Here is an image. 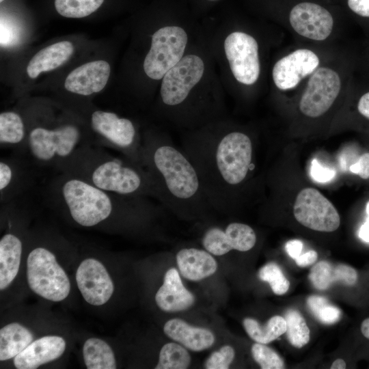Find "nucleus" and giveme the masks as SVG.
Here are the masks:
<instances>
[{"instance_id": "f257e3e1", "label": "nucleus", "mask_w": 369, "mask_h": 369, "mask_svg": "<svg viewBox=\"0 0 369 369\" xmlns=\"http://www.w3.org/2000/svg\"><path fill=\"white\" fill-rule=\"evenodd\" d=\"M180 147L193 164L212 208L232 209L254 168L250 136L222 125L204 126L186 134Z\"/></svg>"}, {"instance_id": "f03ea898", "label": "nucleus", "mask_w": 369, "mask_h": 369, "mask_svg": "<svg viewBox=\"0 0 369 369\" xmlns=\"http://www.w3.org/2000/svg\"><path fill=\"white\" fill-rule=\"evenodd\" d=\"M141 165L152 178L156 200L172 212L192 217L213 209L193 164L167 135L151 132L144 135Z\"/></svg>"}, {"instance_id": "7ed1b4c3", "label": "nucleus", "mask_w": 369, "mask_h": 369, "mask_svg": "<svg viewBox=\"0 0 369 369\" xmlns=\"http://www.w3.org/2000/svg\"><path fill=\"white\" fill-rule=\"evenodd\" d=\"M51 202L78 225L92 228L110 220H137L159 208L150 197L125 196L103 191L79 178L61 173L49 184Z\"/></svg>"}, {"instance_id": "20e7f679", "label": "nucleus", "mask_w": 369, "mask_h": 369, "mask_svg": "<svg viewBox=\"0 0 369 369\" xmlns=\"http://www.w3.org/2000/svg\"><path fill=\"white\" fill-rule=\"evenodd\" d=\"M57 169L107 192L156 200L152 178L141 165L100 146H81Z\"/></svg>"}, {"instance_id": "39448f33", "label": "nucleus", "mask_w": 369, "mask_h": 369, "mask_svg": "<svg viewBox=\"0 0 369 369\" xmlns=\"http://www.w3.org/2000/svg\"><path fill=\"white\" fill-rule=\"evenodd\" d=\"M80 128L74 123H62L56 126H35L30 128L27 150L40 165L57 168L70 158L82 143Z\"/></svg>"}, {"instance_id": "423d86ee", "label": "nucleus", "mask_w": 369, "mask_h": 369, "mask_svg": "<svg viewBox=\"0 0 369 369\" xmlns=\"http://www.w3.org/2000/svg\"><path fill=\"white\" fill-rule=\"evenodd\" d=\"M29 288L38 295L52 301H61L69 295V279L53 253L44 247L33 248L27 259Z\"/></svg>"}, {"instance_id": "0eeeda50", "label": "nucleus", "mask_w": 369, "mask_h": 369, "mask_svg": "<svg viewBox=\"0 0 369 369\" xmlns=\"http://www.w3.org/2000/svg\"><path fill=\"white\" fill-rule=\"evenodd\" d=\"M90 125L102 146L141 165L143 138L131 120L113 112L95 110L90 116Z\"/></svg>"}, {"instance_id": "6e6552de", "label": "nucleus", "mask_w": 369, "mask_h": 369, "mask_svg": "<svg viewBox=\"0 0 369 369\" xmlns=\"http://www.w3.org/2000/svg\"><path fill=\"white\" fill-rule=\"evenodd\" d=\"M342 85L338 68L320 64L308 78L299 99V111L308 118L322 116L337 100Z\"/></svg>"}, {"instance_id": "1a4fd4ad", "label": "nucleus", "mask_w": 369, "mask_h": 369, "mask_svg": "<svg viewBox=\"0 0 369 369\" xmlns=\"http://www.w3.org/2000/svg\"><path fill=\"white\" fill-rule=\"evenodd\" d=\"M187 41L186 31L179 26H165L156 31L144 62L146 74L154 80L163 79L183 57Z\"/></svg>"}, {"instance_id": "9d476101", "label": "nucleus", "mask_w": 369, "mask_h": 369, "mask_svg": "<svg viewBox=\"0 0 369 369\" xmlns=\"http://www.w3.org/2000/svg\"><path fill=\"white\" fill-rule=\"evenodd\" d=\"M204 63L195 55L183 57L162 79L160 94L167 109H183L191 90L201 80Z\"/></svg>"}, {"instance_id": "9b49d317", "label": "nucleus", "mask_w": 369, "mask_h": 369, "mask_svg": "<svg viewBox=\"0 0 369 369\" xmlns=\"http://www.w3.org/2000/svg\"><path fill=\"white\" fill-rule=\"evenodd\" d=\"M296 220L311 230L331 232L338 228V212L320 192L314 188H305L297 195L293 206Z\"/></svg>"}, {"instance_id": "f8f14e48", "label": "nucleus", "mask_w": 369, "mask_h": 369, "mask_svg": "<svg viewBox=\"0 0 369 369\" xmlns=\"http://www.w3.org/2000/svg\"><path fill=\"white\" fill-rule=\"evenodd\" d=\"M224 51L236 80L246 85L254 84L260 74L256 40L245 32H232L225 39Z\"/></svg>"}, {"instance_id": "ddd939ff", "label": "nucleus", "mask_w": 369, "mask_h": 369, "mask_svg": "<svg viewBox=\"0 0 369 369\" xmlns=\"http://www.w3.org/2000/svg\"><path fill=\"white\" fill-rule=\"evenodd\" d=\"M288 22L297 35L315 42L328 39L334 28L331 12L320 4L310 1L295 5L289 12Z\"/></svg>"}, {"instance_id": "4468645a", "label": "nucleus", "mask_w": 369, "mask_h": 369, "mask_svg": "<svg viewBox=\"0 0 369 369\" xmlns=\"http://www.w3.org/2000/svg\"><path fill=\"white\" fill-rule=\"evenodd\" d=\"M318 55L308 48L297 49L279 59L272 69L276 87L282 91L297 87L320 66Z\"/></svg>"}, {"instance_id": "2eb2a0df", "label": "nucleus", "mask_w": 369, "mask_h": 369, "mask_svg": "<svg viewBox=\"0 0 369 369\" xmlns=\"http://www.w3.org/2000/svg\"><path fill=\"white\" fill-rule=\"evenodd\" d=\"M256 234L249 226L232 222L225 228L213 226L204 232L202 244L213 256H221L231 251H247L256 243Z\"/></svg>"}, {"instance_id": "dca6fc26", "label": "nucleus", "mask_w": 369, "mask_h": 369, "mask_svg": "<svg viewBox=\"0 0 369 369\" xmlns=\"http://www.w3.org/2000/svg\"><path fill=\"white\" fill-rule=\"evenodd\" d=\"M77 286L90 305H102L113 293L114 286L105 266L98 260L88 258L83 260L76 272Z\"/></svg>"}, {"instance_id": "f3484780", "label": "nucleus", "mask_w": 369, "mask_h": 369, "mask_svg": "<svg viewBox=\"0 0 369 369\" xmlns=\"http://www.w3.org/2000/svg\"><path fill=\"white\" fill-rule=\"evenodd\" d=\"M110 72V65L106 61L87 62L68 74L64 87L67 91L79 95H92L100 92L105 87Z\"/></svg>"}, {"instance_id": "a211bd4d", "label": "nucleus", "mask_w": 369, "mask_h": 369, "mask_svg": "<svg viewBox=\"0 0 369 369\" xmlns=\"http://www.w3.org/2000/svg\"><path fill=\"white\" fill-rule=\"evenodd\" d=\"M66 344L57 336H46L29 344L14 357V364L18 369H35L62 355Z\"/></svg>"}, {"instance_id": "6ab92c4d", "label": "nucleus", "mask_w": 369, "mask_h": 369, "mask_svg": "<svg viewBox=\"0 0 369 369\" xmlns=\"http://www.w3.org/2000/svg\"><path fill=\"white\" fill-rule=\"evenodd\" d=\"M155 301L161 310L175 312L191 308L195 297L182 284L178 271L171 268L166 272L163 285L156 293Z\"/></svg>"}, {"instance_id": "aec40b11", "label": "nucleus", "mask_w": 369, "mask_h": 369, "mask_svg": "<svg viewBox=\"0 0 369 369\" xmlns=\"http://www.w3.org/2000/svg\"><path fill=\"white\" fill-rule=\"evenodd\" d=\"M176 261L181 275L192 281L208 277L217 269V263L210 253L195 247L180 249L176 254Z\"/></svg>"}, {"instance_id": "412c9836", "label": "nucleus", "mask_w": 369, "mask_h": 369, "mask_svg": "<svg viewBox=\"0 0 369 369\" xmlns=\"http://www.w3.org/2000/svg\"><path fill=\"white\" fill-rule=\"evenodd\" d=\"M163 331L169 338L193 351L206 350L215 342V336L210 331L191 326L179 318L168 320Z\"/></svg>"}, {"instance_id": "4be33fe9", "label": "nucleus", "mask_w": 369, "mask_h": 369, "mask_svg": "<svg viewBox=\"0 0 369 369\" xmlns=\"http://www.w3.org/2000/svg\"><path fill=\"white\" fill-rule=\"evenodd\" d=\"M357 277V273L353 267L345 264H333L326 260L315 264L308 275L312 286L320 290L329 288L336 282L354 286Z\"/></svg>"}, {"instance_id": "5701e85b", "label": "nucleus", "mask_w": 369, "mask_h": 369, "mask_svg": "<svg viewBox=\"0 0 369 369\" xmlns=\"http://www.w3.org/2000/svg\"><path fill=\"white\" fill-rule=\"evenodd\" d=\"M74 46L69 41H60L39 51L29 61L27 73L31 79L57 68L71 57Z\"/></svg>"}, {"instance_id": "b1692460", "label": "nucleus", "mask_w": 369, "mask_h": 369, "mask_svg": "<svg viewBox=\"0 0 369 369\" xmlns=\"http://www.w3.org/2000/svg\"><path fill=\"white\" fill-rule=\"evenodd\" d=\"M23 243L12 232L5 234L0 240V289H5L16 277L20 266Z\"/></svg>"}, {"instance_id": "393cba45", "label": "nucleus", "mask_w": 369, "mask_h": 369, "mask_svg": "<svg viewBox=\"0 0 369 369\" xmlns=\"http://www.w3.org/2000/svg\"><path fill=\"white\" fill-rule=\"evenodd\" d=\"M33 334L17 323L8 324L0 329V360L10 359L32 342Z\"/></svg>"}, {"instance_id": "a878e982", "label": "nucleus", "mask_w": 369, "mask_h": 369, "mask_svg": "<svg viewBox=\"0 0 369 369\" xmlns=\"http://www.w3.org/2000/svg\"><path fill=\"white\" fill-rule=\"evenodd\" d=\"M28 131L23 118L15 111L0 114V144L2 147L27 150Z\"/></svg>"}, {"instance_id": "bb28decb", "label": "nucleus", "mask_w": 369, "mask_h": 369, "mask_svg": "<svg viewBox=\"0 0 369 369\" xmlns=\"http://www.w3.org/2000/svg\"><path fill=\"white\" fill-rule=\"evenodd\" d=\"M25 175L19 164L11 159L0 161V200L11 202L25 187Z\"/></svg>"}, {"instance_id": "cd10ccee", "label": "nucleus", "mask_w": 369, "mask_h": 369, "mask_svg": "<svg viewBox=\"0 0 369 369\" xmlns=\"http://www.w3.org/2000/svg\"><path fill=\"white\" fill-rule=\"evenodd\" d=\"M85 364L88 369H115L116 361L112 348L104 340L92 338L83 346Z\"/></svg>"}, {"instance_id": "c85d7f7f", "label": "nucleus", "mask_w": 369, "mask_h": 369, "mask_svg": "<svg viewBox=\"0 0 369 369\" xmlns=\"http://www.w3.org/2000/svg\"><path fill=\"white\" fill-rule=\"evenodd\" d=\"M243 326L248 336L255 342L269 344L276 340L286 331V323L283 316H272L264 325L251 318L243 320Z\"/></svg>"}, {"instance_id": "c756f323", "label": "nucleus", "mask_w": 369, "mask_h": 369, "mask_svg": "<svg viewBox=\"0 0 369 369\" xmlns=\"http://www.w3.org/2000/svg\"><path fill=\"white\" fill-rule=\"evenodd\" d=\"M286 323L287 339L295 348H301L306 345L310 338V331L302 314L295 309H288L284 314Z\"/></svg>"}, {"instance_id": "7c9ffc66", "label": "nucleus", "mask_w": 369, "mask_h": 369, "mask_svg": "<svg viewBox=\"0 0 369 369\" xmlns=\"http://www.w3.org/2000/svg\"><path fill=\"white\" fill-rule=\"evenodd\" d=\"M191 362L188 351L181 345L169 342L161 349L156 369H186Z\"/></svg>"}, {"instance_id": "2f4dec72", "label": "nucleus", "mask_w": 369, "mask_h": 369, "mask_svg": "<svg viewBox=\"0 0 369 369\" xmlns=\"http://www.w3.org/2000/svg\"><path fill=\"white\" fill-rule=\"evenodd\" d=\"M104 0H55L57 12L66 18L87 16L98 10Z\"/></svg>"}, {"instance_id": "473e14b6", "label": "nucleus", "mask_w": 369, "mask_h": 369, "mask_svg": "<svg viewBox=\"0 0 369 369\" xmlns=\"http://www.w3.org/2000/svg\"><path fill=\"white\" fill-rule=\"evenodd\" d=\"M306 305L313 316L321 323L331 325L340 318V310L331 304L324 297L311 295L308 297Z\"/></svg>"}, {"instance_id": "72a5a7b5", "label": "nucleus", "mask_w": 369, "mask_h": 369, "mask_svg": "<svg viewBox=\"0 0 369 369\" xmlns=\"http://www.w3.org/2000/svg\"><path fill=\"white\" fill-rule=\"evenodd\" d=\"M258 277L262 281L268 282L272 291L277 295L285 294L290 287V282L275 262L263 266L258 272Z\"/></svg>"}, {"instance_id": "f704fd0d", "label": "nucleus", "mask_w": 369, "mask_h": 369, "mask_svg": "<svg viewBox=\"0 0 369 369\" xmlns=\"http://www.w3.org/2000/svg\"><path fill=\"white\" fill-rule=\"evenodd\" d=\"M251 351L253 358L262 369H282L285 368L282 358L274 350L264 344L255 343L251 346Z\"/></svg>"}, {"instance_id": "c9c22d12", "label": "nucleus", "mask_w": 369, "mask_h": 369, "mask_svg": "<svg viewBox=\"0 0 369 369\" xmlns=\"http://www.w3.org/2000/svg\"><path fill=\"white\" fill-rule=\"evenodd\" d=\"M234 350L228 345H225L218 351L213 352L207 359L205 368L207 369H227L234 358Z\"/></svg>"}, {"instance_id": "e433bc0d", "label": "nucleus", "mask_w": 369, "mask_h": 369, "mask_svg": "<svg viewBox=\"0 0 369 369\" xmlns=\"http://www.w3.org/2000/svg\"><path fill=\"white\" fill-rule=\"evenodd\" d=\"M336 175V171L321 165L316 159H314L310 165V176L318 182H327Z\"/></svg>"}, {"instance_id": "4c0bfd02", "label": "nucleus", "mask_w": 369, "mask_h": 369, "mask_svg": "<svg viewBox=\"0 0 369 369\" xmlns=\"http://www.w3.org/2000/svg\"><path fill=\"white\" fill-rule=\"evenodd\" d=\"M350 171L363 179L369 178V152L360 156L357 161L349 167Z\"/></svg>"}, {"instance_id": "58836bf2", "label": "nucleus", "mask_w": 369, "mask_h": 369, "mask_svg": "<svg viewBox=\"0 0 369 369\" xmlns=\"http://www.w3.org/2000/svg\"><path fill=\"white\" fill-rule=\"evenodd\" d=\"M347 5L355 14L369 18V0H347Z\"/></svg>"}, {"instance_id": "ea45409f", "label": "nucleus", "mask_w": 369, "mask_h": 369, "mask_svg": "<svg viewBox=\"0 0 369 369\" xmlns=\"http://www.w3.org/2000/svg\"><path fill=\"white\" fill-rule=\"evenodd\" d=\"M318 258V254L314 250H310L306 253L299 256L295 259V262L300 267L308 266L313 264Z\"/></svg>"}, {"instance_id": "a19ab883", "label": "nucleus", "mask_w": 369, "mask_h": 369, "mask_svg": "<svg viewBox=\"0 0 369 369\" xmlns=\"http://www.w3.org/2000/svg\"><path fill=\"white\" fill-rule=\"evenodd\" d=\"M303 243L297 239L288 241L285 245L286 251L294 260L301 255Z\"/></svg>"}, {"instance_id": "79ce46f5", "label": "nucleus", "mask_w": 369, "mask_h": 369, "mask_svg": "<svg viewBox=\"0 0 369 369\" xmlns=\"http://www.w3.org/2000/svg\"><path fill=\"white\" fill-rule=\"evenodd\" d=\"M357 109L361 115L369 120V92L360 97L357 104Z\"/></svg>"}, {"instance_id": "37998d69", "label": "nucleus", "mask_w": 369, "mask_h": 369, "mask_svg": "<svg viewBox=\"0 0 369 369\" xmlns=\"http://www.w3.org/2000/svg\"><path fill=\"white\" fill-rule=\"evenodd\" d=\"M359 238L365 242L369 243V217L361 225L359 231Z\"/></svg>"}, {"instance_id": "c03bdc74", "label": "nucleus", "mask_w": 369, "mask_h": 369, "mask_svg": "<svg viewBox=\"0 0 369 369\" xmlns=\"http://www.w3.org/2000/svg\"><path fill=\"white\" fill-rule=\"evenodd\" d=\"M361 331L363 336L369 340V318H366L361 323Z\"/></svg>"}, {"instance_id": "a18cd8bd", "label": "nucleus", "mask_w": 369, "mask_h": 369, "mask_svg": "<svg viewBox=\"0 0 369 369\" xmlns=\"http://www.w3.org/2000/svg\"><path fill=\"white\" fill-rule=\"evenodd\" d=\"M331 369H344L346 368V363L342 359H336L331 364Z\"/></svg>"}, {"instance_id": "49530a36", "label": "nucleus", "mask_w": 369, "mask_h": 369, "mask_svg": "<svg viewBox=\"0 0 369 369\" xmlns=\"http://www.w3.org/2000/svg\"><path fill=\"white\" fill-rule=\"evenodd\" d=\"M366 215H367V217H369V201L366 204Z\"/></svg>"}, {"instance_id": "de8ad7c7", "label": "nucleus", "mask_w": 369, "mask_h": 369, "mask_svg": "<svg viewBox=\"0 0 369 369\" xmlns=\"http://www.w3.org/2000/svg\"><path fill=\"white\" fill-rule=\"evenodd\" d=\"M207 2H215V1H219V0H204Z\"/></svg>"}, {"instance_id": "09e8293b", "label": "nucleus", "mask_w": 369, "mask_h": 369, "mask_svg": "<svg viewBox=\"0 0 369 369\" xmlns=\"http://www.w3.org/2000/svg\"><path fill=\"white\" fill-rule=\"evenodd\" d=\"M3 1H4V0H0V2H2Z\"/></svg>"}]
</instances>
